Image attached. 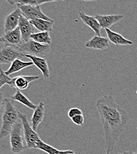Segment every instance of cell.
<instances>
[{
  "label": "cell",
  "instance_id": "obj_30",
  "mask_svg": "<svg viewBox=\"0 0 137 154\" xmlns=\"http://www.w3.org/2000/svg\"></svg>",
  "mask_w": 137,
  "mask_h": 154
},
{
  "label": "cell",
  "instance_id": "obj_19",
  "mask_svg": "<svg viewBox=\"0 0 137 154\" xmlns=\"http://www.w3.org/2000/svg\"><path fill=\"white\" fill-rule=\"evenodd\" d=\"M37 149L43 151L47 154H75L74 151L71 150L59 151L54 147L46 143L40 139L37 143Z\"/></svg>",
  "mask_w": 137,
  "mask_h": 154
},
{
  "label": "cell",
  "instance_id": "obj_1",
  "mask_svg": "<svg viewBox=\"0 0 137 154\" xmlns=\"http://www.w3.org/2000/svg\"><path fill=\"white\" fill-rule=\"evenodd\" d=\"M96 107L104 132L107 152L111 153L127 123L128 115L110 94H105L98 98Z\"/></svg>",
  "mask_w": 137,
  "mask_h": 154
},
{
  "label": "cell",
  "instance_id": "obj_13",
  "mask_svg": "<svg viewBox=\"0 0 137 154\" xmlns=\"http://www.w3.org/2000/svg\"><path fill=\"white\" fill-rule=\"evenodd\" d=\"M79 17L85 24L89 27L95 33V36H100L101 26L95 16H88L83 11L79 12Z\"/></svg>",
  "mask_w": 137,
  "mask_h": 154
},
{
  "label": "cell",
  "instance_id": "obj_12",
  "mask_svg": "<svg viewBox=\"0 0 137 154\" xmlns=\"http://www.w3.org/2000/svg\"><path fill=\"white\" fill-rule=\"evenodd\" d=\"M24 57L30 59L41 71L43 77L45 79H48L50 77V70L47 60L45 58H40L37 57L31 56L29 55H24Z\"/></svg>",
  "mask_w": 137,
  "mask_h": 154
},
{
  "label": "cell",
  "instance_id": "obj_24",
  "mask_svg": "<svg viewBox=\"0 0 137 154\" xmlns=\"http://www.w3.org/2000/svg\"><path fill=\"white\" fill-rule=\"evenodd\" d=\"M5 84H7L10 85L12 88H14V79L13 78H11L5 74V71H3L2 68H1L0 71V88H1L3 85Z\"/></svg>",
  "mask_w": 137,
  "mask_h": 154
},
{
  "label": "cell",
  "instance_id": "obj_4",
  "mask_svg": "<svg viewBox=\"0 0 137 154\" xmlns=\"http://www.w3.org/2000/svg\"><path fill=\"white\" fill-rule=\"evenodd\" d=\"M11 149L15 154H19L27 148L24 136L21 123L17 122L13 128L10 134Z\"/></svg>",
  "mask_w": 137,
  "mask_h": 154
},
{
  "label": "cell",
  "instance_id": "obj_23",
  "mask_svg": "<svg viewBox=\"0 0 137 154\" xmlns=\"http://www.w3.org/2000/svg\"><path fill=\"white\" fill-rule=\"evenodd\" d=\"M7 2H8L10 5H14L17 4H20L22 5H28L33 7H39L40 5L47 4L49 2H56V1H41V0H26V1H13V0H7Z\"/></svg>",
  "mask_w": 137,
  "mask_h": 154
},
{
  "label": "cell",
  "instance_id": "obj_27",
  "mask_svg": "<svg viewBox=\"0 0 137 154\" xmlns=\"http://www.w3.org/2000/svg\"><path fill=\"white\" fill-rule=\"evenodd\" d=\"M121 154H136V153H134L132 151H125V152H123Z\"/></svg>",
  "mask_w": 137,
  "mask_h": 154
},
{
  "label": "cell",
  "instance_id": "obj_11",
  "mask_svg": "<svg viewBox=\"0 0 137 154\" xmlns=\"http://www.w3.org/2000/svg\"><path fill=\"white\" fill-rule=\"evenodd\" d=\"M19 27L24 42L29 41L30 40L31 35L33 34L34 32V27L31 24L29 20L21 15L20 17Z\"/></svg>",
  "mask_w": 137,
  "mask_h": 154
},
{
  "label": "cell",
  "instance_id": "obj_21",
  "mask_svg": "<svg viewBox=\"0 0 137 154\" xmlns=\"http://www.w3.org/2000/svg\"><path fill=\"white\" fill-rule=\"evenodd\" d=\"M11 100L14 101L19 102L21 104L26 106L30 109L34 110L37 108V106L33 103L27 97L24 95L19 90H16V93L11 97Z\"/></svg>",
  "mask_w": 137,
  "mask_h": 154
},
{
  "label": "cell",
  "instance_id": "obj_20",
  "mask_svg": "<svg viewBox=\"0 0 137 154\" xmlns=\"http://www.w3.org/2000/svg\"><path fill=\"white\" fill-rule=\"evenodd\" d=\"M31 24L41 32L53 31V21H48L43 19H36L30 21Z\"/></svg>",
  "mask_w": 137,
  "mask_h": 154
},
{
  "label": "cell",
  "instance_id": "obj_22",
  "mask_svg": "<svg viewBox=\"0 0 137 154\" xmlns=\"http://www.w3.org/2000/svg\"><path fill=\"white\" fill-rule=\"evenodd\" d=\"M30 39L43 45H50L52 43V38L49 32H47L34 33L31 35Z\"/></svg>",
  "mask_w": 137,
  "mask_h": 154
},
{
  "label": "cell",
  "instance_id": "obj_14",
  "mask_svg": "<svg viewBox=\"0 0 137 154\" xmlns=\"http://www.w3.org/2000/svg\"><path fill=\"white\" fill-rule=\"evenodd\" d=\"M109 39L105 37L95 36L85 43V47L97 50H105L109 48Z\"/></svg>",
  "mask_w": 137,
  "mask_h": 154
},
{
  "label": "cell",
  "instance_id": "obj_25",
  "mask_svg": "<svg viewBox=\"0 0 137 154\" xmlns=\"http://www.w3.org/2000/svg\"><path fill=\"white\" fill-rule=\"evenodd\" d=\"M82 115H83L82 111L80 109L77 107L71 108L68 112V116L70 119L73 118L76 116Z\"/></svg>",
  "mask_w": 137,
  "mask_h": 154
},
{
  "label": "cell",
  "instance_id": "obj_26",
  "mask_svg": "<svg viewBox=\"0 0 137 154\" xmlns=\"http://www.w3.org/2000/svg\"><path fill=\"white\" fill-rule=\"evenodd\" d=\"M72 122L78 125V126H83V123H84V116L83 115H78L73 117V118L71 119Z\"/></svg>",
  "mask_w": 137,
  "mask_h": 154
},
{
  "label": "cell",
  "instance_id": "obj_6",
  "mask_svg": "<svg viewBox=\"0 0 137 154\" xmlns=\"http://www.w3.org/2000/svg\"><path fill=\"white\" fill-rule=\"evenodd\" d=\"M17 8H19L22 16L25 19L31 21L36 19H43L48 21H53V20L44 14L40 7H33L28 5H22L20 4H16Z\"/></svg>",
  "mask_w": 137,
  "mask_h": 154
},
{
  "label": "cell",
  "instance_id": "obj_18",
  "mask_svg": "<svg viewBox=\"0 0 137 154\" xmlns=\"http://www.w3.org/2000/svg\"><path fill=\"white\" fill-rule=\"evenodd\" d=\"M33 65V62H24L21 60L20 59H17L12 62L10 68L6 71H5V73L8 76L12 74L18 72L24 68L28 66H31Z\"/></svg>",
  "mask_w": 137,
  "mask_h": 154
},
{
  "label": "cell",
  "instance_id": "obj_17",
  "mask_svg": "<svg viewBox=\"0 0 137 154\" xmlns=\"http://www.w3.org/2000/svg\"><path fill=\"white\" fill-rule=\"evenodd\" d=\"M39 79L37 75H20L13 78L14 88L19 90H23L28 88L30 83Z\"/></svg>",
  "mask_w": 137,
  "mask_h": 154
},
{
  "label": "cell",
  "instance_id": "obj_16",
  "mask_svg": "<svg viewBox=\"0 0 137 154\" xmlns=\"http://www.w3.org/2000/svg\"><path fill=\"white\" fill-rule=\"evenodd\" d=\"M44 104L42 101H40L37 106V108L34 110L31 117V126L34 131H37L38 127L43 121L44 116Z\"/></svg>",
  "mask_w": 137,
  "mask_h": 154
},
{
  "label": "cell",
  "instance_id": "obj_7",
  "mask_svg": "<svg viewBox=\"0 0 137 154\" xmlns=\"http://www.w3.org/2000/svg\"><path fill=\"white\" fill-rule=\"evenodd\" d=\"M23 57L24 55L17 48L4 46L0 52V63L1 65L11 64L15 60Z\"/></svg>",
  "mask_w": 137,
  "mask_h": 154
},
{
  "label": "cell",
  "instance_id": "obj_15",
  "mask_svg": "<svg viewBox=\"0 0 137 154\" xmlns=\"http://www.w3.org/2000/svg\"><path fill=\"white\" fill-rule=\"evenodd\" d=\"M108 38L113 44L116 46H130L133 45V42L130 40L125 38L121 34L113 32L109 29H105Z\"/></svg>",
  "mask_w": 137,
  "mask_h": 154
},
{
  "label": "cell",
  "instance_id": "obj_9",
  "mask_svg": "<svg viewBox=\"0 0 137 154\" xmlns=\"http://www.w3.org/2000/svg\"><path fill=\"white\" fill-rule=\"evenodd\" d=\"M21 11L19 8H17L13 12L8 14L4 20V29L5 33L15 30L19 27Z\"/></svg>",
  "mask_w": 137,
  "mask_h": 154
},
{
  "label": "cell",
  "instance_id": "obj_5",
  "mask_svg": "<svg viewBox=\"0 0 137 154\" xmlns=\"http://www.w3.org/2000/svg\"><path fill=\"white\" fill-rule=\"evenodd\" d=\"M19 118L23 127L24 136L27 148L37 149V143L40 137L36 131H34L28 120L27 116L25 114L19 112Z\"/></svg>",
  "mask_w": 137,
  "mask_h": 154
},
{
  "label": "cell",
  "instance_id": "obj_2",
  "mask_svg": "<svg viewBox=\"0 0 137 154\" xmlns=\"http://www.w3.org/2000/svg\"><path fill=\"white\" fill-rule=\"evenodd\" d=\"M14 102L11 98L2 99L1 105L4 106V110L2 116V125L0 133L1 139L10 134L13 128L20 119L19 112L17 111Z\"/></svg>",
  "mask_w": 137,
  "mask_h": 154
},
{
  "label": "cell",
  "instance_id": "obj_29",
  "mask_svg": "<svg viewBox=\"0 0 137 154\" xmlns=\"http://www.w3.org/2000/svg\"><path fill=\"white\" fill-rule=\"evenodd\" d=\"M136 154H137V152H136Z\"/></svg>",
  "mask_w": 137,
  "mask_h": 154
},
{
  "label": "cell",
  "instance_id": "obj_8",
  "mask_svg": "<svg viewBox=\"0 0 137 154\" xmlns=\"http://www.w3.org/2000/svg\"><path fill=\"white\" fill-rule=\"evenodd\" d=\"M22 41L19 27L14 30L5 33L1 38V42L4 43L5 46H11L16 48L19 47L23 43Z\"/></svg>",
  "mask_w": 137,
  "mask_h": 154
},
{
  "label": "cell",
  "instance_id": "obj_3",
  "mask_svg": "<svg viewBox=\"0 0 137 154\" xmlns=\"http://www.w3.org/2000/svg\"><path fill=\"white\" fill-rule=\"evenodd\" d=\"M17 49L24 55L25 54V55L42 58L49 54L51 46L48 45L40 44L30 39L27 42H23Z\"/></svg>",
  "mask_w": 137,
  "mask_h": 154
},
{
  "label": "cell",
  "instance_id": "obj_28",
  "mask_svg": "<svg viewBox=\"0 0 137 154\" xmlns=\"http://www.w3.org/2000/svg\"><path fill=\"white\" fill-rule=\"evenodd\" d=\"M110 153H109V152H106V154H109Z\"/></svg>",
  "mask_w": 137,
  "mask_h": 154
},
{
  "label": "cell",
  "instance_id": "obj_10",
  "mask_svg": "<svg viewBox=\"0 0 137 154\" xmlns=\"http://www.w3.org/2000/svg\"><path fill=\"white\" fill-rule=\"evenodd\" d=\"M95 18L97 19L102 29H109L112 25L116 24L124 19L122 14H112V15H100L95 14Z\"/></svg>",
  "mask_w": 137,
  "mask_h": 154
}]
</instances>
